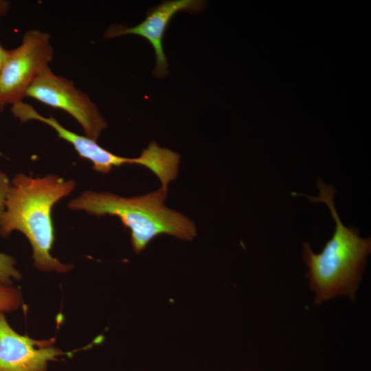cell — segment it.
<instances>
[{
	"label": "cell",
	"instance_id": "cell-1",
	"mask_svg": "<svg viewBox=\"0 0 371 371\" xmlns=\"http://www.w3.org/2000/svg\"><path fill=\"white\" fill-rule=\"evenodd\" d=\"M76 187L74 179L52 174L32 177L18 173L11 180L0 234L21 232L32 245L34 265L40 270L63 273L71 269L50 254L54 241L52 212L54 206Z\"/></svg>",
	"mask_w": 371,
	"mask_h": 371
},
{
	"label": "cell",
	"instance_id": "cell-13",
	"mask_svg": "<svg viewBox=\"0 0 371 371\" xmlns=\"http://www.w3.org/2000/svg\"><path fill=\"white\" fill-rule=\"evenodd\" d=\"M8 8V2L0 1V14L4 13Z\"/></svg>",
	"mask_w": 371,
	"mask_h": 371
},
{
	"label": "cell",
	"instance_id": "cell-6",
	"mask_svg": "<svg viewBox=\"0 0 371 371\" xmlns=\"http://www.w3.org/2000/svg\"><path fill=\"white\" fill-rule=\"evenodd\" d=\"M0 312V371H45L49 361L66 355L53 339L34 340L16 333Z\"/></svg>",
	"mask_w": 371,
	"mask_h": 371
},
{
	"label": "cell",
	"instance_id": "cell-14",
	"mask_svg": "<svg viewBox=\"0 0 371 371\" xmlns=\"http://www.w3.org/2000/svg\"><path fill=\"white\" fill-rule=\"evenodd\" d=\"M4 106H5V104H3L0 100V113L3 110Z\"/></svg>",
	"mask_w": 371,
	"mask_h": 371
},
{
	"label": "cell",
	"instance_id": "cell-7",
	"mask_svg": "<svg viewBox=\"0 0 371 371\" xmlns=\"http://www.w3.org/2000/svg\"><path fill=\"white\" fill-rule=\"evenodd\" d=\"M11 111L21 122L36 120L43 122L57 133L58 137L69 142L83 159L92 163L93 169L102 174L109 173L113 168L125 164L146 166L148 159L144 154L135 158L117 156L100 146L95 140L80 135L63 126L53 116L40 115L32 106L22 101L12 104Z\"/></svg>",
	"mask_w": 371,
	"mask_h": 371
},
{
	"label": "cell",
	"instance_id": "cell-3",
	"mask_svg": "<svg viewBox=\"0 0 371 371\" xmlns=\"http://www.w3.org/2000/svg\"><path fill=\"white\" fill-rule=\"evenodd\" d=\"M167 192L168 189L161 186L155 191L132 197L88 190L70 200L68 207L97 216L117 217L130 231L133 250L139 253L161 234L182 240H191L196 235L192 220L164 204Z\"/></svg>",
	"mask_w": 371,
	"mask_h": 371
},
{
	"label": "cell",
	"instance_id": "cell-9",
	"mask_svg": "<svg viewBox=\"0 0 371 371\" xmlns=\"http://www.w3.org/2000/svg\"><path fill=\"white\" fill-rule=\"evenodd\" d=\"M21 304V297L18 289L0 284V312L15 310Z\"/></svg>",
	"mask_w": 371,
	"mask_h": 371
},
{
	"label": "cell",
	"instance_id": "cell-8",
	"mask_svg": "<svg viewBox=\"0 0 371 371\" xmlns=\"http://www.w3.org/2000/svg\"><path fill=\"white\" fill-rule=\"evenodd\" d=\"M204 5V1L201 0L164 1L150 10L145 19L135 26L126 27L112 25L106 32L104 38L135 34L147 39L156 55V65L153 74L157 78H163L169 73L168 64L163 48V38L167 25L176 13L180 11L196 12L201 10Z\"/></svg>",
	"mask_w": 371,
	"mask_h": 371
},
{
	"label": "cell",
	"instance_id": "cell-12",
	"mask_svg": "<svg viewBox=\"0 0 371 371\" xmlns=\"http://www.w3.org/2000/svg\"><path fill=\"white\" fill-rule=\"evenodd\" d=\"M9 54V51L5 50L0 44V71L7 60Z\"/></svg>",
	"mask_w": 371,
	"mask_h": 371
},
{
	"label": "cell",
	"instance_id": "cell-4",
	"mask_svg": "<svg viewBox=\"0 0 371 371\" xmlns=\"http://www.w3.org/2000/svg\"><path fill=\"white\" fill-rule=\"evenodd\" d=\"M49 35L38 30L25 32L22 43L9 54L0 71V100L3 104L22 101L36 78L52 60Z\"/></svg>",
	"mask_w": 371,
	"mask_h": 371
},
{
	"label": "cell",
	"instance_id": "cell-11",
	"mask_svg": "<svg viewBox=\"0 0 371 371\" xmlns=\"http://www.w3.org/2000/svg\"><path fill=\"white\" fill-rule=\"evenodd\" d=\"M11 180L0 170V226L5 209L7 196L10 190Z\"/></svg>",
	"mask_w": 371,
	"mask_h": 371
},
{
	"label": "cell",
	"instance_id": "cell-10",
	"mask_svg": "<svg viewBox=\"0 0 371 371\" xmlns=\"http://www.w3.org/2000/svg\"><path fill=\"white\" fill-rule=\"evenodd\" d=\"M15 264L16 262L12 256L0 253V282L8 283L11 278H20L21 275Z\"/></svg>",
	"mask_w": 371,
	"mask_h": 371
},
{
	"label": "cell",
	"instance_id": "cell-5",
	"mask_svg": "<svg viewBox=\"0 0 371 371\" xmlns=\"http://www.w3.org/2000/svg\"><path fill=\"white\" fill-rule=\"evenodd\" d=\"M30 97L56 109L64 110L80 124L85 135L97 140L108 124L96 105L73 82L55 75L45 67L27 89Z\"/></svg>",
	"mask_w": 371,
	"mask_h": 371
},
{
	"label": "cell",
	"instance_id": "cell-2",
	"mask_svg": "<svg viewBox=\"0 0 371 371\" xmlns=\"http://www.w3.org/2000/svg\"><path fill=\"white\" fill-rule=\"evenodd\" d=\"M317 186L318 196H306L313 202L325 203L335 223L333 235L321 253H313L308 242L303 244V259L308 268L306 277L319 304L339 295L354 297L371 251V239L361 238L358 229L344 225L335 208L336 191L332 186L319 179Z\"/></svg>",
	"mask_w": 371,
	"mask_h": 371
}]
</instances>
